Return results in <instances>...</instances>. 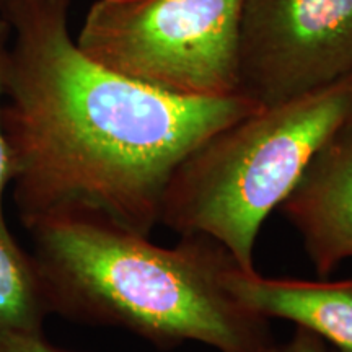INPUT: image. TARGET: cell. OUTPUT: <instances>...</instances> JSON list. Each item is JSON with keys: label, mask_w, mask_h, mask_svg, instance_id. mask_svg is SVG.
<instances>
[{"label": "cell", "mask_w": 352, "mask_h": 352, "mask_svg": "<svg viewBox=\"0 0 352 352\" xmlns=\"http://www.w3.org/2000/svg\"><path fill=\"white\" fill-rule=\"evenodd\" d=\"M72 0H0L10 26L2 126L26 230L90 215L151 236L166 186L206 139L261 109L245 95L188 98L90 59L69 32Z\"/></svg>", "instance_id": "1"}, {"label": "cell", "mask_w": 352, "mask_h": 352, "mask_svg": "<svg viewBox=\"0 0 352 352\" xmlns=\"http://www.w3.org/2000/svg\"><path fill=\"white\" fill-rule=\"evenodd\" d=\"M50 314L116 327L158 349L201 342L219 352H272L270 323L226 287L236 264L219 241L153 245L107 220L63 215L30 228Z\"/></svg>", "instance_id": "2"}, {"label": "cell", "mask_w": 352, "mask_h": 352, "mask_svg": "<svg viewBox=\"0 0 352 352\" xmlns=\"http://www.w3.org/2000/svg\"><path fill=\"white\" fill-rule=\"evenodd\" d=\"M352 121V72L297 98L258 109L215 132L176 166L160 223L219 241L240 270L254 271L259 228L311 157Z\"/></svg>", "instance_id": "3"}, {"label": "cell", "mask_w": 352, "mask_h": 352, "mask_svg": "<svg viewBox=\"0 0 352 352\" xmlns=\"http://www.w3.org/2000/svg\"><path fill=\"white\" fill-rule=\"evenodd\" d=\"M241 7L243 0H96L76 43L103 67L165 94L230 96L240 94Z\"/></svg>", "instance_id": "4"}, {"label": "cell", "mask_w": 352, "mask_h": 352, "mask_svg": "<svg viewBox=\"0 0 352 352\" xmlns=\"http://www.w3.org/2000/svg\"><path fill=\"white\" fill-rule=\"evenodd\" d=\"M352 72V0H243L239 91L274 107Z\"/></svg>", "instance_id": "5"}, {"label": "cell", "mask_w": 352, "mask_h": 352, "mask_svg": "<svg viewBox=\"0 0 352 352\" xmlns=\"http://www.w3.org/2000/svg\"><path fill=\"white\" fill-rule=\"evenodd\" d=\"M279 208L316 274L352 258V121L321 145Z\"/></svg>", "instance_id": "6"}, {"label": "cell", "mask_w": 352, "mask_h": 352, "mask_svg": "<svg viewBox=\"0 0 352 352\" xmlns=\"http://www.w3.org/2000/svg\"><path fill=\"white\" fill-rule=\"evenodd\" d=\"M226 287L236 302L263 318L292 321L336 352H352V280L274 279L235 266L227 272Z\"/></svg>", "instance_id": "7"}, {"label": "cell", "mask_w": 352, "mask_h": 352, "mask_svg": "<svg viewBox=\"0 0 352 352\" xmlns=\"http://www.w3.org/2000/svg\"><path fill=\"white\" fill-rule=\"evenodd\" d=\"M50 314L32 252L0 223V333L43 334Z\"/></svg>", "instance_id": "8"}, {"label": "cell", "mask_w": 352, "mask_h": 352, "mask_svg": "<svg viewBox=\"0 0 352 352\" xmlns=\"http://www.w3.org/2000/svg\"><path fill=\"white\" fill-rule=\"evenodd\" d=\"M8 44H10V26L0 16V223H7L6 209H3V199L6 191L12 183V160L6 134L2 126V100L3 87H6V72H7V57Z\"/></svg>", "instance_id": "9"}, {"label": "cell", "mask_w": 352, "mask_h": 352, "mask_svg": "<svg viewBox=\"0 0 352 352\" xmlns=\"http://www.w3.org/2000/svg\"><path fill=\"white\" fill-rule=\"evenodd\" d=\"M0 352H67L52 346L44 334L0 333Z\"/></svg>", "instance_id": "10"}, {"label": "cell", "mask_w": 352, "mask_h": 352, "mask_svg": "<svg viewBox=\"0 0 352 352\" xmlns=\"http://www.w3.org/2000/svg\"><path fill=\"white\" fill-rule=\"evenodd\" d=\"M272 352H328L327 342L315 333L297 328L294 336L284 346L274 347Z\"/></svg>", "instance_id": "11"}]
</instances>
